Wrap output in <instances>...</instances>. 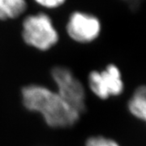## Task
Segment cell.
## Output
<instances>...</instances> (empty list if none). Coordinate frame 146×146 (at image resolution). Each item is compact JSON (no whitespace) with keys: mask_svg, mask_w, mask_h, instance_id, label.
Here are the masks:
<instances>
[{"mask_svg":"<svg viewBox=\"0 0 146 146\" xmlns=\"http://www.w3.org/2000/svg\"><path fill=\"white\" fill-rule=\"evenodd\" d=\"M21 100L29 112L41 116L53 129H66L78 123L81 114L66 102L54 89L45 84H28L21 89Z\"/></svg>","mask_w":146,"mask_h":146,"instance_id":"1","label":"cell"},{"mask_svg":"<svg viewBox=\"0 0 146 146\" xmlns=\"http://www.w3.org/2000/svg\"><path fill=\"white\" fill-rule=\"evenodd\" d=\"M54 89L81 115L87 108V91L83 82L68 67L55 66L50 71Z\"/></svg>","mask_w":146,"mask_h":146,"instance_id":"2","label":"cell"},{"mask_svg":"<svg viewBox=\"0 0 146 146\" xmlns=\"http://www.w3.org/2000/svg\"><path fill=\"white\" fill-rule=\"evenodd\" d=\"M22 37L29 46L47 51L58 42V33L50 18L44 13L26 17L23 22Z\"/></svg>","mask_w":146,"mask_h":146,"instance_id":"3","label":"cell"},{"mask_svg":"<svg viewBox=\"0 0 146 146\" xmlns=\"http://www.w3.org/2000/svg\"><path fill=\"white\" fill-rule=\"evenodd\" d=\"M87 87L97 98L106 101L123 94L125 83L120 68L110 63L101 70H93L87 76Z\"/></svg>","mask_w":146,"mask_h":146,"instance_id":"4","label":"cell"},{"mask_svg":"<svg viewBox=\"0 0 146 146\" xmlns=\"http://www.w3.org/2000/svg\"><path fill=\"white\" fill-rule=\"evenodd\" d=\"M66 29L74 42L87 44L99 36L101 23L96 16L76 11L70 16Z\"/></svg>","mask_w":146,"mask_h":146,"instance_id":"5","label":"cell"},{"mask_svg":"<svg viewBox=\"0 0 146 146\" xmlns=\"http://www.w3.org/2000/svg\"><path fill=\"white\" fill-rule=\"evenodd\" d=\"M127 109L135 119L145 122L146 119V88L140 85L128 98Z\"/></svg>","mask_w":146,"mask_h":146,"instance_id":"6","label":"cell"},{"mask_svg":"<svg viewBox=\"0 0 146 146\" xmlns=\"http://www.w3.org/2000/svg\"><path fill=\"white\" fill-rule=\"evenodd\" d=\"M25 0H0V21L16 19L26 10Z\"/></svg>","mask_w":146,"mask_h":146,"instance_id":"7","label":"cell"},{"mask_svg":"<svg viewBox=\"0 0 146 146\" xmlns=\"http://www.w3.org/2000/svg\"><path fill=\"white\" fill-rule=\"evenodd\" d=\"M84 146H122L114 138L103 135H93L89 136L84 143Z\"/></svg>","mask_w":146,"mask_h":146,"instance_id":"8","label":"cell"},{"mask_svg":"<svg viewBox=\"0 0 146 146\" xmlns=\"http://www.w3.org/2000/svg\"><path fill=\"white\" fill-rule=\"evenodd\" d=\"M39 5L46 8H55L64 3L66 0H34Z\"/></svg>","mask_w":146,"mask_h":146,"instance_id":"9","label":"cell"}]
</instances>
